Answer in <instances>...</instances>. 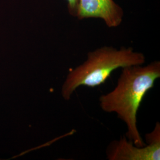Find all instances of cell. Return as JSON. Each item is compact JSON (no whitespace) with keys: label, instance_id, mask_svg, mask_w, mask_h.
<instances>
[{"label":"cell","instance_id":"5b68a950","mask_svg":"<svg viewBox=\"0 0 160 160\" xmlns=\"http://www.w3.org/2000/svg\"><path fill=\"white\" fill-rule=\"evenodd\" d=\"M67 2L68 10L70 15L75 17L78 0H66Z\"/></svg>","mask_w":160,"mask_h":160},{"label":"cell","instance_id":"277c9868","mask_svg":"<svg viewBox=\"0 0 160 160\" xmlns=\"http://www.w3.org/2000/svg\"><path fill=\"white\" fill-rule=\"evenodd\" d=\"M124 12L113 0H78L75 17L78 20L102 19L109 28L120 26Z\"/></svg>","mask_w":160,"mask_h":160},{"label":"cell","instance_id":"3957f363","mask_svg":"<svg viewBox=\"0 0 160 160\" xmlns=\"http://www.w3.org/2000/svg\"><path fill=\"white\" fill-rule=\"evenodd\" d=\"M147 143L139 147L124 135L109 143L106 154L109 160H160V124L157 122L152 131L146 134Z\"/></svg>","mask_w":160,"mask_h":160},{"label":"cell","instance_id":"7a4b0ae2","mask_svg":"<svg viewBox=\"0 0 160 160\" xmlns=\"http://www.w3.org/2000/svg\"><path fill=\"white\" fill-rule=\"evenodd\" d=\"M146 61L145 55L135 51L131 47L118 49L103 46L90 52L86 61L69 71L61 87V95L68 101L80 86L96 87L109 78L117 69L142 65Z\"/></svg>","mask_w":160,"mask_h":160},{"label":"cell","instance_id":"6da1fadb","mask_svg":"<svg viewBox=\"0 0 160 160\" xmlns=\"http://www.w3.org/2000/svg\"><path fill=\"white\" fill-rule=\"evenodd\" d=\"M160 78V62L155 61L147 65H136L122 68L114 89L99 98L101 109L106 113H114L127 127L125 135L136 146L146 145L137 126L138 111L147 92Z\"/></svg>","mask_w":160,"mask_h":160}]
</instances>
